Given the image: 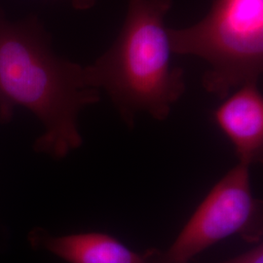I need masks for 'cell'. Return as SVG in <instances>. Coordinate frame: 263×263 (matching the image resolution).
Listing matches in <instances>:
<instances>
[{
	"mask_svg": "<svg viewBox=\"0 0 263 263\" xmlns=\"http://www.w3.org/2000/svg\"><path fill=\"white\" fill-rule=\"evenodd\" d=\"M191 263V262H188ZM216 263H263V244L254 245L252 249L232 258Z\"/></svg>",
	"mask_w": 263,
	"mask_h": 263,
	"instance_id": "obj_7",
	"label": "cell"
},
{
	"mask_svg": "<svg viewBox=\"0 0 263 263\" xmlns=\"http://www.w3.org/2000/svg\"><path fill=\"white\" fill-rule=\"evenodd\" d=\"M173 54L207 62L202 86L223 101L234 89L258 83L263 71V0H213L207 15L168 28Z\"/></svg>",
	"mask_w": 263,
	"mask_h": 263,
	"instance_id": "obj_3",
	"label": "cell"
},
{
	"mask_svg": "<svg viewBox=\"0 0 263 263\" xmlns=\"http://www.w3.org/2000/svg\"><path fill=\"white\" fill-rule=\"evenodd\" d=\"M218 128L231 141L238 163L251 168L263 159V97L258 83L239 87L214 112Z\"/></svg>",
	"mask_w": 263,
	"mask_h": 263,
	"instance_id": "obj_5",
	"label": "cell"
},
{
	"mask_svg": "<svg viewBox=\"0 0 263 263\" xmlns=\"http://www.w3.org/2000/svg\"><path fill=\"white\" fill-rule=\"evenodd\" d=\"M231 236L262 242V202L253 193L250 168L237 164L209 191L166 251L165 263H188Z\"/></svg>",
	"mask_w": 263,
	"mask_h": 263,
	"instance_id": "obj_4",
	"label": "cell"
},
{
	"mask_svg": "<svg viewBox=\"0 0 263 263\" xmlns=\"http://www.w3.org/2000/svg\"><path fill=\"white\" fill-rule=\"evenodd\" d=\"M73 8L77 10H88L93 8L98 0H69Z\"/></svg>",
	"mask_w": 263,
	"mask_h": 263,
	"instance_id": "obj_8",
	"label": "cell"
},
{
	"mask_svg": "<svg viewBox=\"0 0 263 263\" xmlns=\"http://www.w3.org/2000/svg\"><path fill=\"white\" fill-rule=\"evenodd\" d=\"M121 29L112 45L84 66L91 87L104 91L129 129L139 114L169 117L185 93L182 67L172 65L166 17L174 0H127Z\"/></svg>",
	"mask_w": 263,
	"mask_h": 263,
	"instance_id": "obj_2",
	"label": "cell"
},
{
	"mask_svg": "<svg viewBox=\"0 0 263 263\" xmlns=\"http://www.w3.org/2000/svg\"><path fill=\"white\" fill-rule=\"evenodd\" d=\"M100 100L84 66L58 56L38 24L0 16V116L9 118L16 106L33 113L44 126L38 151L62 159L78 149L83 143L79 113Z\"/></svg>",
	"mask_w": 263,
	"mask_h": 263,
	"instance_id": "obj_1",
	"label": "cell"
},
{
	"mask_svg": "<svg viewBox=\"0 0 263 263\" xmlns=\"http://www.w3.org/2000/svg\"><path fill=\"white\" fill-rule=\"evenodd\" d=\"M31 242L67 263H165L159 249L137 252L103 232L53 236L38 230Z\"/></svg>",
	"mask_w": 263,
	"mask_h": 263,
	"instance_id": "obj_6",
	"label": "cell"
}]
</instances>
